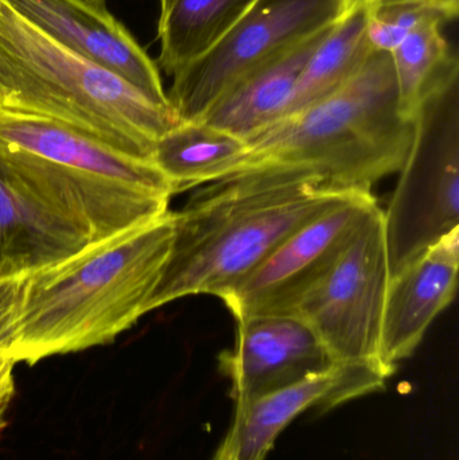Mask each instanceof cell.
I'll return each instance as SVG.
<instances>
[{"label": "cell", "mask_w": 459, "mask_h": 460, "mask_svg": "<svg viewBox=\"0 0 459 460\" xmlns=\"http://www.w3.org/2000/svg\"><path fill=\"white\" fill-rule=\"evenodd\" d=\"M458 270L459 228L390 276L380 332V361L390 372L414 354L434 319L453 302Z\"/></svg>", "instance_id": "13"}, {"label": "cell", "mask_w": 459, "mask_h": 460, "mask_svg": "<svg viewBox=\"0 0 459 460\" xmlns=\"http://www.w3.org/2000/svg\"><path fill=\"white\" fill-rule=\"evenodd\" d=\"M433 18L450 19L441 11L426 5L398 4L369 8L368 40L372 49L393 53L404 38L423 22Z\"/></svg>", "instance_id": "20"}, {"label": "cell", "mask_w": 459, "mask_h": 460, "mask_svg": "<svg viewBox=\"0 0 459 460\" xmlns=\"http://www.w3.org/2000/svg\"><path fill=\"white\" fill-rule=\"evenodd\" d=\"M414 132L415 120L399 107L391 54L374 50L339 91L248 139L247 156L234 175H277L339 191H371L377 181L401 172Z\"/></svg>", "instance_id": "2"}, {"label": "cell", "mask_w": 459, "mask_h": 460, "mask_svg": "<svg viewBox=\"0 0 459 460\" xmlns=\"http://www.w3.org/2000/svg\"><path fill=\"white\" fill-rule=\"evenodd\" d=\"M357 191L277 175H232L172 212L169 259L147 313L193 295L221 297L288 235Z\"/></svg>", "instance_id": "3"}, {"label": "cell", "mask_w": 459, "mask_h": 460, "mask_svg": "<svg viewBox=\"0 0 459 460\" xmlns=\"http://www.w3.org/2000/svg\"><path fill=\"white\" fill-rule=\"evenodd\" d=\"M256 0H159L158 65L169 75L210 50Z\"/></svg>", "instance_id": "18"}, {"label": "cell", "mask_w": 459, "mask_h": 460, "mask_svg": "<svg viewBox=\"0 0 459 460\" xmlns=\"http://www.w3.org/2000/svg\"><path fill=\"white\" fill-rule=\"evenodd\" d=\"M446 22L444 18L423 22L391 53L399 107L412 120L426 100L459 78L457 56L442 31Z\"/></svg>", "instance_id": "19"}, {"label": "cell", "mask_w": 459, "mask_h": 460, "mask_svg": "<svg viewBox=\"0 0 459 460\" xmlns=\"http://www.w3.org/2000/svg\"><path fill=\"white\" fill-rule=\"evenodd\" d=\"M88 243L0 167V280L30 275Z\"/></svg>", "instance_id": "14"}, {"label": "cell", "mask_w": 459, "mask_h": 460, "mask_svg": "<svg viewBox=\"0 0 459 460\" xmlns=\"http://www.w3.org/2000/svg\"><path fill=\"white\" fill-rule=\"evenodd\" d=\"M0 110L65 124L119 153L151 161L181 123L115 73L59 46L0 0Z\"/></svg>", "instance_id": "5"}, {"label": "cell", "mask_w": 459, "mask_h": 460, "mask_svg": "<svg viewBox=\"0 0 459 460\" xmlns=\"http://www.w3.org/2000/svg\"><path fill=\"white\" fill-rule=\"evenodd\" d=\"M388 283L384 213L377 204L287 315L304 321L337 364L376 365L393 376L380 361Z\"/></svg>", "instance_id": "7"}, {"label": "cell", "mask_w": 459, "mask_h": 460, "mask_svg": "<svg viewBox=\"0 0 459 460\" xmlns=\"http://www.w3.org/2000/svg\"><path fill=\"white\" fill-rule=\"evenodd\" d=\"M372 191H357L288 235L250 275L220 297L240 321L287 315L296 300L329 270L366 213Z\"/></svg>", "instance_id": "9"}, {"label": "cell", "mask_w": 459, "mask_h": 460, "mask_svg": "<svg viewBox=\"0 0 459 460\" xmlns=\"http://www.w3.org/2000/svg\"><path fill=\"white\" fill-rule=\"evenodd\" d=\"M384 213L390 276L459 228V78L426 100Z\"/></svg>", "instance_id": "6"}, {"label": "cell", "mask_w": 459, "mask_h": 460, "mask_svg": "<svg viewBox=\"0 0 459 460\" xmlns=\"http://www.w3.org/2000/svg\"><path fill=\"white\" fill-rule=\"evenodd\" d=\"M78 2L85 3V4L92 5V7H107V0H78Z\"/></svg>", "instance_id": "24"}, {"label": "cell", "mask_w": 459, "mask_h": 460, "mask_svg": "<svg viewBox=\"0 0 459 460\" xmlns=\"http://www.w3.org/2000/svg\"><path fill=\"white\" fill-rule=\"evenodd\" d=\"M172 212L26 276L13 364L108 345L147 314L172 249Z\"/></svg>", "instance_id": "1"}, {"label": "cell", "mask_w": 459, "mask_h": 460, "mask_svg": "<svg viewBox=\"0 0 459 460\" xmlns=\"http://www.w3.org/2000/svg\"><path fill=\"white\" fill-rule=\"evenodd\" d=\"M368 21V5L355 2L329 29L302 69L286 116L331 96L360 72L374 53Z\"/></svg>", "instance_id": "17"}, {"label": "cell", "mask_w": 459, "mask_h": 460, "mask_svg": "<svg viewBox=\"0 0 459 460\" xmlns=\"http://www.w3.org/2000/svg\"><path fill=\"white\" fill-rule=\"evenodd\" d=\"M24 281L26 276L0 280V361L10 359L18 341Z\"/></svg>", "instance_id": "21"}, {"label": "cell", "mask_w": 459, "mask_h": 460, "mask_svg": "<svg viewBox=\"0 0 459 460\" xmlns=\"http://www.w3.org/2000/svg\"><path fill=\"white\" fill-rule=\"evenodd\" d=\"M236 343L218 356L234 405L296 385L331 369V358L315 332L291 315H252L237 321Z\"/></svg>", "instance_id": "10"}, {"label": "cell", "mask_w": 459, "mask_h": 460, "mask_svg": "<svg viewBox=\"0 0 459 460\" xmlns=\"http://www.w3.org/2000/svg\"><path fill=\"white\" fill-rule=\"evenodd\" d=\"M62 48L115 73L151 102L170 107L158 65L107 7L78 0H4Z\"/></svg>", "instance_id": "12"}, {"label": "cell", "mask_w": 459, "mask_h": 460, "mask_svg": "<svg viewBox=\"0 0 459 460\" xmlns=\"http://www.w3.org/2000/svg\"><path fill=\"white\" fill-rule=\"evenodd\" d=\"M353 3L256 0L207 53L172 75L170 107L181 121L201 120L240 78L333 26Z\"/></svg>", "instance_id": "8"}, {"label": "cell", "mask_w": 459, "mask_h": 460, "mask_svg": "<svg viewBox=\"0 0 459 460\" xmlns=\"http://www.w3.org/2000/svg\"><path fill=\"white\" fill-rule=\"evenodd\" d=\"M368 5L369 8L387 7V5L418 4L434 8L444 13L450 21L457 18L459 0H353Z\"/></svg>", "instance_id": "22"}, {"label": "cell", "mask_w": 459, "mask_h": 460, "mask_svg": "<svg viewBox=\"0 0 459 460\" xmlns=\"http://www.w3.org/2000/svg\"><path fill=\"white\" fill-rule=\"evenodd\" d=\"M0 167L89 243L161 217L175 194L153 162L13 111L0 110Z\"/></svg>", "instance_id": "4"}, {"label": "cell", "mask_w": 459, "mask_h": 460, "mask_svg": "<svg viewBox=\"0 0 459 460\" xmlns=\"http://www.w3.org/2000/svg\"><path fill=\"white\" fill-rule=\"evenodd\" d=\"M247 154L242 137L204 121H181L155 143L151 162L177 194L236 174Z\"/></svg>", "instance_id": "16"}, {"label": "cell", "mask_w": 459, "mask_h": 460, "mask_svg": "<svg viewBox=\"0 0 459 460\" xmlns=\"http://www.w3.org/2000/svg\"><path fill=\"white\" fill-rule=\"evenodd\" d=\"M390 373L368 364H337L306 380L234 405V418L212 460H266L286 427L307 410L329 412L385 388Z\"/></svg>", "instance_id": "11"}, {"label": "cell", "mask_w": 459, "mask_h": 460, "mask_svg": "<svg viewBox=\"0 0 459 460\" xmlns=\"http://www.w3.org/2000/svg\"><path fill=\"white\" fill-rule=\"evenodd\" d=\"M329 29L240 78L199 121L248 140L285 118L302 69Z\"/></svg>", "instance_id": "15"}, {"label": "cell", "mask_w": 459, "mask_h": 460, "mask_svg": "<svg viewBox=\"0 0 459 460\" xmlns=\"http://www.w3.org/2000/svg\"><path fill=\"white\" fill-rule=\"evenodd\" d=\"M15 365L10 359L0 361V429L7 426L5 415L15 394V381H13Z\"/></svg>", "instance_id": "23"}]
</instances>
